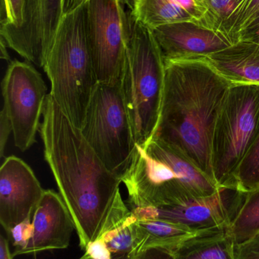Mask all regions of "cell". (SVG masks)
Returning a JSON list of instances; mask_svg holds the SVG:
<instances>
[{
    "mask_svg": "<svg viewBox=\"0 0 259 259\" xmlns=\"http://www.w3.org/2000/svg\"><path fill=\"white\" fill-rule=\"evenodd\" d=\"M39 131L46 161L85 251L100 237L122 178L107 168L50 94Z\"/></svg>",
    "mask_w": 259,
    "mask_h": 259,
    "instance_id": "obj_1",
    "label": "cell"
},
{
    "mask_svg": "<svg viewBox=\"0 0 259 259\" xmlns=\"http://www.w3.org/2000/svg\"><path fill=\"white\" fill-rule=\"evenodd\" d=\"M164 65L161 118L154 137L174 148L214 181L213 131L232 85L211 66L206 58L167 59Z\"/></svg>",
    "mask_w": 259,
    "mask_h": 259,
    "instance_id": "obj_2",
    "label": "cell"
},
{
    "mask_svg": "<svg viewBox=\"0 0 259 259\" xmlns=\"http://www.w3.org/2000/svg\"><path fill=\"white\" fill-rule=\"evenodd\" d=\"M122 183L131 208L183 203L220 189L187 157L156 137L146 146L135 144Z\"/></svg>",
    "mask_w": 259,
    "mask_h": 259,
    "instance_id": "obj_3",
    "label": "cell"
},
{
    "mask_svg": "<svg viewBox=\"0 0 259 259\" xmlns=\"http://www.w3.org/2000/svg\"><path fill=\"white\" fill-rule=\"evenodd\" d=\"M43 68L52 97L82 130L98 83L88 44L86 3L62 16Z\"/></svg>",
    "mask_w": 259,
    "mask_h": 259,
    "instance_id": "obj_4",
    "label": "cell"
},
{
    "mask_svg": "<svg viewBox=\"0 0 259 259\" xmlns=\"http://www.w3.org/2000/svg\"><path fill=\"white\" fill-rule=\"evenodd\" d=\"M129 29L121 88L135 144L144 146L159 125L165 65L152 30L129 15Z\"/></svg>",
    "mask_w": 259,
    "mask_h": 259,
    "instance_id": "obj_5",
    "label": "cell"
},
{
    "mask_svg": "<svg viewBox=\"0 0 259 259\" xmlns=\"http://www.w3.org/2000/svg\"><path fill=\"white\" fill-rule=\"evenodd\" d=\"M258 129L259 86L232 85L219 112L211 140V164L217 187L236 188V171Z\"/></svg>",
    "mask_w": 259,
    "mask_h": 259,
    "instance_id": "obj_6",
    "label": "cell"
},
{
    "mask_svg": "<svg viewBox=\"0 0 259 259\" xmlns=\"http://www.w3.org/2000/svg\"><path fill=\"white\" fill-rule=\"evenodd\" d=\"M82 133L107 168L123 178L132 161L135 143L121 83H97Z\"/></svg>",
    "mask_w": 259,
    "mask_h": 259,
    "instance_id": "obj_7",
    "label": "cell"
},
{
    "mask_svg": "<svg viewBox=\"0 0 259 259\" xmlns=\"http://www.w3.org/2000/svg\"><path fill=\"white\" fill-rule=\"evenodd\" d=\"M121 0H88L87 27L97 81L121 83L129 36V15Z\"/></svg>",
    "mask_w": 259,
    "mask_h": 259,
    "instance_id": "obj_8",
    "label": "cell"
},
{
    "mask_svg": "<svg viewBox=\"0 0 259 259\" xmlns=\"http://www.w3.org/2000/svg\"><path fill=\"white\" fill-rule=\"evenodd\" d=\"M47 85L28 62H11L2 81L3 109L10 120L15 146L27 150L36 142L47 98Z\"/></svg>",
    "mask_w": 259,
    "mask_h": 259,
    "instance_id": "obj_9",
    "label": "cell"
},
{
    "mask_svg": "<svg viewBox=\"0 0 259 259\" xmlns=\"http://www.w3.org/2000/svg\"><path fill=\"white\" fill-rule=\"evenodd\" d=\"M245 196L237 189L220 187L211 196L183 203L130 209L138 220L165 221L199 232L230 226Z\"/></svg>",
    "mask_w": 259,
    "mask_h": 259,
    "instance_id": "obj_10",
    "label": "cell"
},
{
    "mask_svg": "<svg viewBox=\"0 0 259 259\" xmlns=\"http://www.w3.org/2000/svg\"><path fill=\"white\" fill-rule=\"evenodd\" d=\"M62 16V0H24L22 24L1 39L27 62L44 68Z\"/></svg>",
    "mask_w": 259,
    "mask_h": 259,
    "instance_id": "obj_11",
    "label": "cell"
},
{
    "mask_svg": "<svg viewBox=\"0 0 259 259\" xmlns=\"http://www.w3.org/2000/svg\"><path fill=\"white\" fill-rule=\"evenodd\" d=\"M44 191L28 164L18 157L5 159L0 169V223L6 234L33 218Z\"/></svg>",
    "mask_w": 259,
    "mask_h": 259,
    "instance_id": "obj_12",
    "label": "cell"
},
{
    "mask_svg": "<svg viewBox=\"0 0 259 259\" xmlns=\"http://www.w3.org/2000/svg\"><path fill=\"white\" fill-rule=\"evenodd\" d=\"M152 32L164 60L206 58L234 44L221 32L194 21L165 24Z\"/></svg>",
    "mask_w": 259,
    "mask_h": 259,
    "instance_id": "obj_13",
    "label": "cell"
},
{
    "mask_svg": "<svg viewBox=\"0 0 259 259\" xmlns=\"http://www.w3.org/2000/svg\"><path fill=\"white\" fill-rule=\"evenodd\" d=\"M32 224L31 238L26 247L15 256L67 249L71 234L76 230L72 217L62 196L52 190L44 191L33 212Z\"/></svg>",
    "mask_w": 259,
    "mask_h": 259,
    "instance_id": "obj_14",
    "label": "cell"
},
{
    "mask_svg": "<svg viewBox=\"0 0 259 259\" xmlns=\"http://www.w3.org/2000/svg\"><path fill=\"white\" fill-rule=\"evenodd\" d=\"M211 66L231 85L259 86V45L239 40L206 57Z\"/></svg>",
    "mask_w": 259,
    "mask_h": 259,
    "instance_id": "obj_15",
    "label": "cell"
},
{
    "mask_svg": "<svg viewBox=\"0 0 259 259\" xmlns=\"http://www.w3.org/2000/svg\"><path fill=\"white\" fill-rule=\"evenodd\" d=\"M229 227L199 231L173 249L176 259H237Z\"/></svg>",
    "mask_w": 259,
    "mask_h": 259,
    "instance_id": "obj_16",
    "label": "cell"
},
{
    "mask_svg": "<svg viewBox=\"0 0 259 259\" xmlns=\"http://www.w3.org/2000/svg\"><path fill=\"white\" fill-rule=\"evenodd\" d=\"M138 219L118 193L98 239L113 254H134L136 249Z\"/></svg>",
    "mask_w": 259,
    "mask_h": 259,
    "instance_id": "obj_17",
    "label": "cell"
},
{
    "mask_svg": "<svg viewBox=\"0 0 259 259\" xmlns=\"http://www.w3.org/2000/svg\"><path fill=\"white\" fill-rule=\"evenodd\" d=\"M197 233L165 221L138 220L135 255L151 248H165L173 251Z\"/></svg>",
    "mask_w": 259,
    "mask_h": 259,
    "instance_id": "obj_18",
    "label": "cell"
},
{
    "mask_svg": "<svg viewBox=\"0 0 259 259\" xmlns=\"http://www.w3.org/2000/svg\"><path fill=\"white\" fill-rule=\"evenodd\" d=\"M130 14L151 30L173 23L196 22L176 0H136Z\"/></svg>",
    "mask_w": 259,
    "mask_h": 259,
    "instance_id": "obj_19",
    "label": "cell"
},
{
    "mask_svg": "<svg viewBox=\"0 0 259 259\" xmlns=\"http://www.w3.org/2000/svg\"><path fill=\"white\" fill-rule=\"evenodd\" d=\"M237 246L246 243L259 232V188L246 193L235 218L229 227Z\"/></svg>",
    "mask_w": 259,
    "mask_h": 259,
    "instance_id": "obj_20",
    "label": "cell"
},
{
    "mask_svg": "<svg viewBox=\"0 0 259 259\" xmlns=\"http://www.w3.org/2000/svg\"><path fill=\"white\" fill-rule=\"evenodd\" d=\"M246 1L247 0H202L207 9V25L229 37L230 31Z\"/></svg>",
    "mask_w": 259,
    "mask_h": 259,
    "instance_id": "obj_21",
    "label": "cell"
},
{
    "mask_svg": "<svg viewBox=\"0 0 259 259\" xmlns=\"http://www.w3.org/2000/svg\"><path fill=\"white\" fill-rule=\"evenodd\" d=\"M235 187L244 193L259 188V129L236 171Z\"/></svg>",
    "mask_w": 259,
    "mask_h": 259,
    "instance_id": "obj_22",
    "label": "cell"
},
{
    "mask_svg": "<svg viewBox=\"0 0 259 259\" xmlns=\"http://www.w3.org/2000/svg\"><path fill=\"white\" fill-rule=\"evenodd\" d=\"M24 0H2L1 36H6L21 27Z\"/></svg>",
    "mask_w": 259,
    "mask_h": 259,
    "instance_id": "obj_23",
    "label": "cell"
},
{
    "mask_svg": "<svg viewBox=\"0 0 259 259\" xmlns=\"http://www.w3.org/2000/svg\"><path fill=\"white\" fill-rule=\"evenodd\" d=\"M259 18V0H247L229 33L233 44L238 42L242 33Z\"/></svg>",
    "mask_w": 259,
    "mask_h": 259,
    "instance_id": "obj_24",
    "label": "cell"
},
{
    "mask_svg": "<svg viewBox=\"0 0 259 259\" xmlns=\"http://www.w3.org/2000/svg\"><path fill=\"white\" fill-rule=\"evenodd\" d=\"M33 230L31 219H29L15 225L7 234L8 237L10 239L14 247L15 248V251L12 252L13 257L15 254L26 247L29 240L31 238Z\"/></svg>",
    "mask_w": 259,
    "mask_h": 259,
    "instance_id": "obj_25",
    "label": "cell"
},
{
    "mask_svg": "<svg viewBox=\"0 0 259 259\" xmlns=\"http://www.w3.org/2000/svg\"><path fill=\"white\" fill-rule=\"evenodd\" d=\"M237 259H259V232L246 243L237 246Z\"/></svg>",
    "mask_w": 259,
    "mask_h": 259,
    "instance_id": "obj_26",
    "label": "cell"
},
{
    "mask_svg": "<svg viewBox=\"0 0 259 259\" xmlns=\"http://www.w3.org/2000/svg\"><path fill=\"white\" fill-rule=\"evenodd\" d=\"M85 252L92 259H113L114 254L108 249L105 242L97 239L87 246Z\"/></svg>",
    "mask_w": 259,
    "mask_h": 259,
    "instance_id": "obj_27",
    "label": "cell"
},
{
    "mask_svg": "<svg viewBox=\"0 0 259 259\" xmlns=\"http://www.w3.org/2000/svg\"><path fill=\"white\" fill-rule=\"evenodd\" d=\"M12 133V126L6 112L2 109L0 113V157L4 156L5 149L9 136Z\"/></svg>",
    "mask_w": 259,
    "mask_h": 259,
    "instance_id": "obj_28",
    "label": "cell"
},
{
    "mask_svg": "<svg viewBox=\"0 0 259 259\" xmlns=\"http://www.w3.org/2000/svg\"><path fill=\"white\" fill-rule=\"evenodd\" d=\"M134 259H176L173 251L165 248H151L141 251Z\"/></svg>",
    "mask_w": 259,
    "mask_h": 259,
    "instance_id": "obj_29",
    "label": "cell"
},
{
    "mask_svg": "<svg viewBox=\"0 0 259 259\" xmlns=\"http://www.w3.org/2000/svg\"><path fill=\"white\" fill-rule=\"evenodd\" d=\"M239 40H247L259 45V18L242 33Z\"/></svg>",
    "mask_w": 259,
    "mask_h": 259,
    "instance_id": "obj_30",
    "label": "cell"
},
{
    "mask_svg": "<svg viewBox=\"0 0 259 259\" xmlns=\"http://www.w3.org/2000/svg\"><path fill=\"white\" fill-rule=\"evenodd\" d=\"M88 0H62V14L66 15L86 3Z\"/></svg>",
    "mask_w": 259,
    "mask_h": 259,
    "instance_id": "obj_31",
    "label": "cell"
},
{
    "mask_svg": "<svg viewBox=\"0 0 259 259\" xmlns=\"http://www.w3.org/2000/svg\"><path fill=\"white\" fill-rule=\"evenodd\" d=\"M13 255L9 249V241L0 236V259H12Z\"/></svg>",
    "mask_w": 259,
    "mask_h": 259,
    "instance_id": "obj_32",
    "label": "cell"
},
{
    "mask_svg": "<svg viewBox=\"0 0 259 259\" xmlns=\"http://www.w3.org/2000/svg\"><path fill=\"white\" fill-rule=\"evenodd\" d=\"M135 258V255L134 254H114L113 259H134ZM79 259H92L91 257L88 255V253L85 252V255H82L80 258Z\"/></svg>",
    "mask_w": 259,
    "mask_h": 259,
    "instance_id": "obj_33",
    "label": "cell"
},
{
    "mask_svg": "<svg viewBox=\"0 0 259 259\" xmlns=\"http://www.w3.org/2000/svg\"><path fill=\"white\" fill-rule=\"evenodd\" d=\"M6 42H4L3 39H1V58L5 59V60L9 61L10 59L9 54H8L7 50H6Z\"/></svg>",
    "mask_w": 259,
    "mask_h": 259,
    "instance_id": "obj_34",
    "label": "cell"
},
{
    "mask_svg": "<svg viewBox=\"0 0 259 259\" xmlns=\"http://www.w3.org/2000/svg\"><path fill=\"white\" fill-rule=\"evenodd\" d=\"M123 3H126L128 6L130 7L131 10H132V7H133L134 4H135L136 0H121Z\"/></svg>",
    "mask_w": 259,
    "mask_h": 259,
    "instance_id": "obj_35",
    "label": "cell"
}]
</instances>
